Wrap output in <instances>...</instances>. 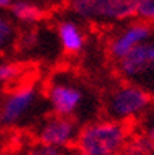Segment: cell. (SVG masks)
<instances>
[{"mask_svg":"<svg viewBox=\"0 0 154 155\" xmlns=\"http://www.w3.org/2000/svg\"><path fill=\"white\" fill-rule=\"evenodd\" d=\"M129 141V127L123 121L101 119L79 130L76 149L79 155H116Z\"/></svg>","mask_w":154,"mask_h":155,"instance_id":"cell-1","label":"cell"},{"mask_svg":"<svg viewBox=\"0 0 154 155\" xmlns=\"http://www.w3.org/2000/svg\"><path fill=\"white\" fill-rule=\"evenodd\" d=\"M152 104V96L145 88L126 83L115 88L107 99V111L116 121H128L145 113Z\"/></svg>","mask_w":154,"mask_h":155,"instance_id":"cell-2","label":"cell"},{"mask_svg":"<svg viewBox=\"0 0 154 155\" xmlns=\"http://www.w3.org/2000/svg\"><path fill=\"white\" fill-rule=\"evenodd\" d=\"M140 0H71V10L84 19L126 21L137 13Z\"/></svg>","mask_w":154,"mask_h":155,"instance_id":"cell-3","label":"cell"},{"mask_svg":"<svg viewBox=\"0 0 154 155\" xmlns=\"http://www.w3.org/2000/svg\"><path fill=\"white\" fill-rule=\"evenodd\" d=\"M152 35V25L146 22H132L126 28H123L116 36H113L108 42V55L118 63L137 45L146 42Z\"/></svg>","mask_w":154,"mask_h":155,"instance_id":"cell-4","label":"cell"},{"mask_svg":"<svg viewBox=\"0 0 154 155\" xmlns=\"http://www.w3.org/2000/svg\"><path fill=\"white\" fill-rule=\"evenodd\" d=\"M77 122L72 117L52 116L44 122L38 130V143L53 146V147H65L77 138Z\"/></svg>","mask_w":154,"mask_h":155,"instance_id":"cell-5","label":"cell"},{"mask_svg":"<svg viewBox=\"0 0 154 155\" xmlns=\"http://www.w3.org/2000/svg\"><path fill=\"white\" fill-rule=\"evenodd\" d=\"M36 97V89L33 85H22L13 89L0 107V119L3 125H13L21 121L25 113L32 108Z\"/></svg>","mask_w":154,"mask_h":155,"instance_id":"cell-6","label":"cell"},{"mask_svg":"<svg viewBox=\"0 0 154 155\" xmlns=\"http://www.w3.org/2000/svg\"><path fill=\"white\" fill-rule=\"evenodd\" d=\"M118 71L126 78H139L154 71V42H143L118 61Z\"/></svg>","mask_w":154,"mask_h":155,"instance_id":"cell-7","label":"cell"},{"mask_svg":"<svg viewBox=\"0 0 154 155\" xmlns=\"http://www.w3.org/2000/svg\"><path fill=\"white\" fill-rule=\"evenodd\" d=\"M49 102L57 116L71 117L84 100V94L77 86L66 81H55L47 91Z\"/></svg>","mask_w":154,"mask_h":155,"instance_id":"cell-8","label":"cell"},{"mask_svg":"<svg viewBox=\"0 0 154 155\" xmlns=\"http://www.w3.org/2000/svg\"><path fill=\"white\" fill-rule=\"evenodd\" d=\"M58 39L61 44V49L69 55L79 53L85 45V36L80 30V27L72 21H63L57 27Z\"/></svg>","mask_w":154,"mask_h":155,"instance_id":"cell-9","label":"cell"},{"mask_svg":"<svg viewBox=\"0 0 154 155\" xmlns=\"http://www.w3.org/2000/svg\"><path fill=\"white\" fill-rule=\"evenodd\" d=\"M11 14L16 17L17 21L25 22V24H33V22H39L44 17V10L38 5H35L27 0H16L10 6Z\"/></svg>","mask_w":154,"mask_h":155,"instance_id":"cell-10","label":"cell"},{"mask_svg":"<svg viewBox=\"0 0 154 155\" xmlns=\"http://www.w3.org/2000/svg\"><path fill=\"white\" fill-rule=\"evenodd\" d=\"M123 152L128 155H151L154 152V143L146 135L134 136V138H129Z\"/></svg>","mask_w":154,"mask_h":155,"instance_id":"cell-11","label":"cell"},{"mask_svg":"<svg viewBox=\"0 0 154 155\" xmlns=\"http://www.w3.org/2000/svg\"><path fill=\"white\" fill-rule=\"evenodd\" d=\"M24 68L17 63H0V81L8 83L11 80H16L22 74Z\"/></svg>","mask_w":154,"mask_h":155,"instance_id":"cell-12","label":"cell"},{"mask_svg":"<svg viewBox=\"0 0 154 155\" xmlns=\"http://www.w3.org/2000/svg\"><path fill=\"white\" fill-rule=\"evenodd\" d=\"M135 16L139 17V21L152 25L154 24V0H140Z\"/></svg>","mask_w":154,"mask_h":155,"instance_id":"cell-13","label":"cell"},{"mask_svg":"<svg viewBox=\"0 0 154 155\" xmlns=\"http://www.w3.org/2000/svg\"><path fill=\"white\" fill-rule=\"evenodd\" d=\"M14 35V27H13V22L8 19L6 16L0 14V49L6 45L8 42L11 41Z\"/></svg>","mask_w":154,"mask_h":155,"instance_id":"cell-14","label":"cell"},{"mask_svg":"<svg viewBox=\"0 0 154 155\" xmlns=\"http://www.w3.org/2000/svg\"><path fill=\"white\" fill-rule=\"evenodd\" d=\"M27 155H65L60 147H53V146H46V144H36L29 150Z\"/></svg>","mask_w":154,"mask_h":155,"instance_id":"cell-15","label":"cell"},{"mask_svg":"<svg viewBox=\"0 0 154 155\" xmlns=\"http://www.w3.org/2000/svg\"><path fill=\"white\" fill-rule=\"evenodd\" d=\"M11 0H0V10H6V8L11 6Z\"/></svg>","mask_w":154,"mask_h":155,"instance_id":"cell-16","label":"cell"},{"mask_svg":"<svg viewBox=\"0 0 154 155\" xmlns=\"http://www.w3.org/2000/svg\"><path fill=\"white\" fill-rule=\"evenodd\" d=\"M145 135H146L148 138H149V140H151V141L154 143V124H152V125L149 127V129L146 130V133H145Z\"/></svg>","mask_w":154,"mask_h":155,"instance_id":"cell-17","label":"cell"},{"mask_svg":"<svg viewBox=\"0 0 154 155\" xmlns=\"http://www.w3.org/2000/svg\"><path fill=\"white\" fill-rule=\"evenodd\" d=\"M116 155H128V153H126V152H120V153H116Z\"/></svg>","mask_w":154,"mask_h":155,"instance_id":"cell-18","label":"cell"},{"mask_svg":"<svg viewBox=\"0 0 154 155\" xmlns=\"http://www.w3.org/2000/svg\"><path fill=\"white\" fill-rule=\"evenodd\" d=\"M2 127H3V124H2V119H0V129H2Z\"/></svg>","mask_w":154,"mask_h":155,"instance_id":"cell-19","label":"cell"}]
</instances>
